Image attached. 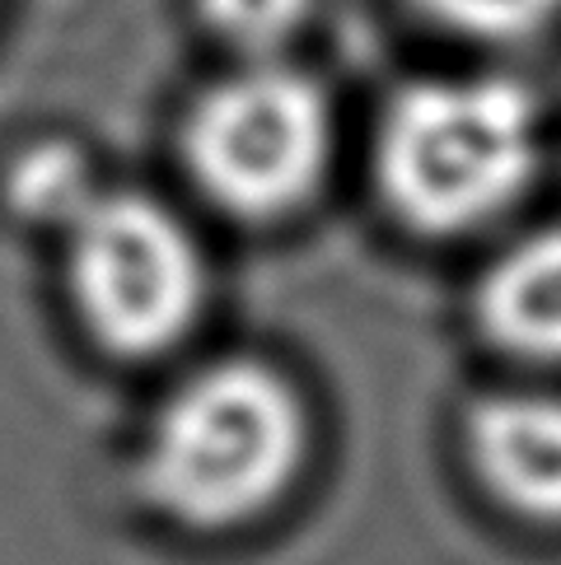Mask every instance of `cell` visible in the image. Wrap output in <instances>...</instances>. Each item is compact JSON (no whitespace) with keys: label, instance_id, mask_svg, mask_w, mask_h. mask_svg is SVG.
Masks as SVG:
<instances>
[{"label":"cell","instance_id":"cell-6","mask_svg":"<svg viewBox=\"0 0 561 565\" xmlns=\"http://www.w3.org/2000/svg\"><path fill=\"white\" fill-rule=\"evenodd\" d=\"M477 322L491 347L519 360H561V230L515 244L477 290Z\"/></svg>","mask_w":561,"mask_h":565},{"label":"cell","instance_id":"cell-5","mask_svg":"<svg viewBox=\"0 0 561 565\" xmlns=\"http://www.w3.org/2000/svg\"><path fill=\"white\" fill-rule=\"evenodd\" d=\"M468 462L496 504L561 529V397L496 393L468 412Z\"/></svg>","mask_w":561,"mask_h":565},{"label":"cell","instance_id":"cell-7","mask_svg":"<svg viewBox=\"0 0 561 565\" xmlns=\"http://www.w3.org/2000/svg\"><path fill=\"white\" fill-rule=\"evenodd\" d=\"M94 196L98 192L85 154L66 146V140H47V146L24 150L10 169V206L29 220H43V225L66 230Z\"/></svg>","mask_w":561,"mask_h":565},{"label":"cell","instance_id":"cell-3","mask_svg":"<svg viewBox=\"0 0 561 565\" xmlns=\"http://www.w3.org/2000/svg\"><path fill=\"white\" fill-rule=\"evenodd\" d=\"M183 159L215 206L244 220H280L305 206L328 173V98L305 71L257 62L197 98Z\"/></svg>","mask_w":561,"mask_h":565},{"label":"cell","instance_id":"cell-8","mask_svg":"<svg viewBox=\"0 0 561 565\" xmlns=\"http://www.w3.org/2000/svg\"><path fill=\"white\" fill-rule=\"evenodd\" d=\"M202 19L239 52L272 56L309 19V0H197Z\"/></svg>","mask_w":561,"mask_h":565},{"label":"cell","instance_id":"cell-1","mask_svg":"<svg viewBox=\"0 0 561 565\" xmlns=\"http://www.w3.org/2000/svg\"><path fill=\"white\" fill-rule=\"evenodd\" d=\"M305 439V402L290 379L257 360H220L159 407L140 454V491L183 529L225 533L290 491Z\"/></svg>","mask_w":561,"mask_h":565},{"label":"cell","instance_id":"cell-2","mask_svg":"<svg viewBox=\"0 0 561 565\" xmlns=\"http://www.w3.org/2000/svg\"><path fill=\"white\" fill-rule=\"evenodd\" d=\"M379 188L421 234H468L510 211L538 169V108L500 75L416 79L389 104Z\"/></svg>","mask_w":561,"mask_h":565},{"label":"cell","instance_id":"cell-9","mask_svg":"<svg viewBox=\"0 0 561 565\" xmlns=\"http://www.w3.org/2000/svg\"><path fill=\"white\" fill-rule=\"evenodd\" d=\"M416 6L473 38H525L561 14V0H416Z\"/></svg>","mask_w":561,"mask_h":565},{"label":"cell","instance_id":"cell-4","mask_svg":"<svg viewBox=\"0 0 561 565\" xmlns=\"http://www.w3.org/2000/svg\"><path fill=\"white\" fill-rule=\"evenodd\" d=\"M66 230L75 309L104 351L146 360L197 322L207 271L173 211L140 192H98Z\"/></svg>","mask_w":561,"mask_h":565}]
</instances>
